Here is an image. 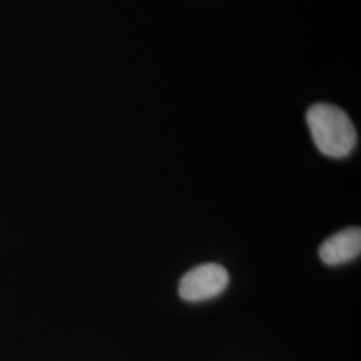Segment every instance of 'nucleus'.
Here are the masks:
<instances>
[{
    "label": "nucleus",
    "instance_id": "f257e3e1",
    "mask_svg": "<svg viewBox=\"0 0 361 361\" xmlns=\"http://www.w3.org/2000/svg\"><path fill=\"white\" fill-rule=\"evenodd\" d=\"M307 122L312 138L323 154L332 158L348 155L357 140L349 116L334 104H313L308 110Z\"/></svg>",
    "mask_w": 361,
    "mask_h": 361
},
{
    "label": "nucleus",
    "instance_id": "f03ea898",
    "mask_svg": "<svg viewBox=\"0 0 361 361\" xmlns=\"http://www.w3.org/2000/svg\"><path fill=\"white\" fill-rule=\"evenodd\" d=\"M229 284V274L219 264H204L188 271L178 285L180 296L198 302L221 295Z\"/></svg>",
    "mask_w": 361,
    "mask_h": 361
},
{
    "label": "nucleus",
    "instance_id": "7ed1b4c3",
    "mask_svg": "<svg viewBox=\"0 0 361 361\" xmlns=\"http://www.w3.org/2000/svg\"><path fill=\"white\" fill-rule=\"evenodd\" d=\"M360 252V228H348L325 240L319 255L326 265H340L359 257Z\"/></svg>",
    "mask_w": 361,
    "mask_h": 361
}]
</instances>
